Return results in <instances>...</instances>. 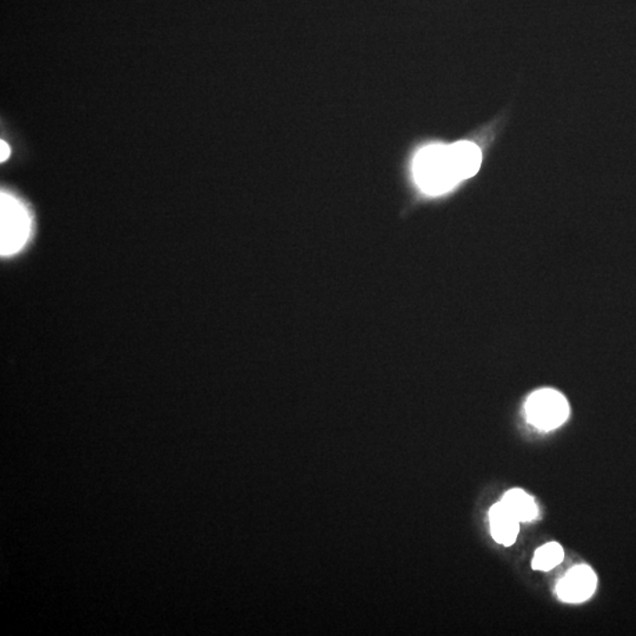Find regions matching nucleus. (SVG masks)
<instances>
[{
  "mask_svg": "<svg viewBox=\"0 0 636 636\" xmlns=\"http://www.w3.org/2000/svg\"><path fill=\"white\" fill-rule=\"evenodd\" d=\"M412 174L419 188L430 196L444 195L459 185L449 145L434 144L420 150L412 163Z\"/></svg>",
  "mask_w": 636,
  "mask_h": 636,
  "instance_id": "f257e3e1",
  "label": "nucleus"
},
{
  "mask_svg": "<svg viewBox=\"0 0 636 636\" xmlns=\"http://www.w3.org/2000/svg\"><path fill=\"white\" fill-rule=\"evenodd\" d=\"M31 235V218L17 199L3 192L0 197V253L11 256L20 253Z\"/></svg>",
  "mask_w": 636,
  "mask_h": 636,
  "instance_id": "f03ea898",
  "label": "nucleus"
},
{
  "mask_svg": "<svg viewBox=\"0 0 636 636\" xmlns=\"http://www.w3.org/2000/svg\"><path fill=\"white\" fill-rule=\"evenodd\" d=\"M528 421L541 430H553L566 422L569 405L559 391L542 389L535 391L526 404Z\"/></svg>",
  "mask_w": 636,
  "mask_h": 636,
  "instance_id": "7ed1b4c3",
  "label": "nucleus"
},
{
  "mask_svg": "<svg viewBox=\"0 0 636 636\" xmlns=\"http://www.w3.org/2000/svg\"><path fill=\"white\" fill-rule=\"evenodd\" d=\"M598 577L591 567L580 565L571 568L556 585V594L562 601L580 603L587 601L595 593Z\"/></svg>",
  "mask_w": 636,
  "mask_h": 636,
  "instance_id": "20e7f679",
  "label": "nucleus"
},
{
  "mask_svg": "<svg viewBox=\"0 0 636 636\" xmlns=\"http://www.w3.org/2000/svg\"><path fill=\"white\" fill-rule=\"evenodd\" d=\"M520 521L501 501L490 510L491 533L494 540L505 547L515 544L520 533Z\"/></svg>",
  "mask_w": 636,
  "mask_h": 636,
  "instance_id": "39448f33",
  "label": "nucleus"
},
{
  "mask_svg": "<svg viewBox=\"0 0 636 636\" xmlns=\"http://www.w3.org/2000/svg\"><path fill=\"white\" fill-rule=\"evenodd\" d=\"M452 163L459 181H466L475 176L483 163V153L475 143L462 141L449 145Z\"/></svg>",
  "mask_w": 636,
  "mask_h": 636,
  "instance_id": "423d86ee",
  "label": "nucleus"
},
{
  "mask_svg": "<svg viewBox=\"0 0 636 636\" xmlns=\"http://www.w3.org/2000/svg\"><path fill=\"white\" fill-rule=\"evenodd\" d=\"M501 502L514 514L520 522H530L537 519L538 508L534 498L522 490L506 491Z\"/></svg>",
  "mask_w": 636,
  "mask_h": 636,
  "instance_id": "0eeeda50",
  "label": "nucleus"
},
{
  "mask_svg": "<svg viewBox=\"0 0 636 636\" xmlns=\"http://www.w3.org/2000/svg\"><path fill=\"white\" fill-rule=\"evenodd\" d=\"M565 558V552L558 542H549L535 552L531 567L534 570L549 571L559 566Z\"/></svg>",
  "mask_w": 636,
  "mask_h": 636,
  "instance_id": "6e6552de",
  "label": "nucleus"
},
{
  "mask_svg": "<svg viewBox=\"0 0 636 636\" xmlns=\"http://www.w3.org/2000/svg\"><path fill=\"white\" fill-rule=\"evenodd\" d=\"M10 153V146L7 145V143L4 141L0 142V161H2V163L9 158Z\"/></svg>",
  "mask_w": 636,
  "mask_h": 636,
  "instance_id": "1a4fd4ad",
  "label": "nucleus"
}]
</instances>
